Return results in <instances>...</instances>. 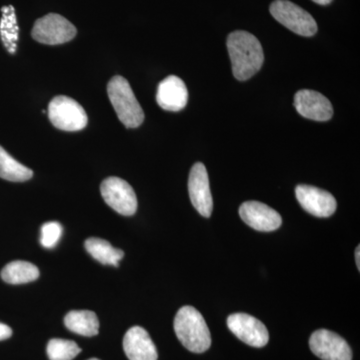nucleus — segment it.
<instances>
[{
    "label": "nucleus",
    "instance_id": "obj_6",
    "mask_svg": "<svg viewBox=\"0 0 360 360\" xmlns=\"http://www.w3.org/2000/svg\"><path fill=\"white\" fill-rule=\"evenodd\" d=\"M77 32L75 26L63 16L49 13L35 21L32 35L40 44L56 45L70 41Z\"/></svg>",
    "mask_w": 360,
    "mask_h": 360
},
{
    "label": "nucleus",
    "instance_id": "obj_9",
    "mask_svg": "<svg viewBox=\"0 0 360 360\" xmlns=\"http://www.w3.org/2000/svg\"><path fill=\"white\" fill-rule=\"evenodd\" d=\"M311 352L322 360H352V348L341 336L326 329H319L310 336Z\"/></svg>",
    "mask_w": 360,
    "mask_h": 360
},
{
    "label": "nucleus",
    "instance_id": "obj_23",
    "mask_svg": "<svg viewBox=\"0 0 360 360\" xmlns=\"http://www.w3.org/2000/svg\"><path fill=\"white\" fill-rule=\"evenodd\" d=\"M360 248L357 246L356 250H355V262H356L357 269H360V255H359Z\"/></svg>",
    "mask_w": 360,
    "mask_h": 360
},
{
    "label": "nucleus",
    "instance_id": "obj_24",
    "mask_svg": "<svg viewBox=\"0 0 360 360\" xmlns=\"http://www.w3.org/2000/svg\"><path fill=\"white\" fill-rule=\"evenodd\" d=\"M315 4H321V6H328V4H331L333 0H312Z\"/></svg>",
    "mask_w": 360,
    "mask_h": 360
},
{
    "label": "nucleus",
    "instance_id": "obj_5",
    "mask_svg": "<svg viewBox=\"0 0 360 360\" xmlns=\"http://www.w3.org/2000/svg\"><path fill=\"white\" fill-rule=\"evenodd\" d=\"M49 117L56 129L79 131L86 127L89 118L82 105L65 96L54 97L49 106Z\"/></svg>",
    "mask_w": 360,
    "mask_h": 360
},
{
    "label": "nucleus",
    "instance_id": "obj_25",
    "mask_svg": "<svg viewBox=\"0 0 360 360\" xmlns=\"http://www.w3.org/2000/svg\"><path fill=\"white\" fill-rule=\"evenodd\" d=\"M89 360H99V359H89Z\"/></svg>",
    "mask_w": 360,
    "mask_h": 360
},
{
    "label": "nucleus",
    "instance_id": "obj_7",
    "mask_svg": "<svg viewBox=\"0 0 360 360\" xmlns=\"http://www.w3.org/2000/svg\"><path fill=\"white\" fill-rule=\"evenodd\" d=\"M101 191L106 205L120 214L130 217L136 212V195L134 188L125 180L120 177H108L101 184Z\"/></svg>",
    "mask_w": 360,
    "mask_h": 360
},
{
    "label": "nucleus",
    "instance_id": "obj_21",
    "mask_svg": "<svg viewBox=\"0 0 360 360\" xmlns=\"http://www.w3.org/2000/svg\"><path fill=\"white\" fill-rule=\"evenodd\" d=\"M63 231V226L58 222H46L41 227V238H40L41 245L45 248H53L58 245Z\"/></svg>",
    "mask_w": 360,
    "mask_h": 360
},
{
    "label": "nucleus",
    "instance_id": "obj_14",
    "mask_svg": "<svg viewBox=\"0 0 360 360\" xmlns=\"http://www.w3.org/2000/svg\"><path fill=\"white\" fill-rule=\"evenodd\" d=\"M156 101L162 110L179 111L186 108L188 101V90L184 80L170 75L158 84Z\"/></svg>",
    "mask_w": 360,
    "mask_h": 360
},
{
    "label": "nucleus",
    "instance_id": "obj_3",
    "mask_svg": "<svg viewBox=\"0 0 360 360\" xmlns=\"http://www.w3.org/2000/svg\"><path fill=\"white\" fill-rule=\"evenodd\" d=\"M108 92L116 115L127 129H136L143 122V110L124 77L111 78L108 82Z\"/></svg>",
    "mask_w": 360,
    "mask_h": 360
},
{
    "label": "nucleus",
    "instance_id": "obj_10",
    "mask_svg": "<svg viewBox=\"0 0 360 360\" xmlns=\"http://www.w3.org/2000/svg\"><path fill=\"white\" fill-rule=\"evenodd\" d=\"M295 195L303 210L316 217H331L338 207L335 196L317 187L300 184L296 186Z\"/></svg>",
    "mask_w": 360,
    "mask_h": 360
},
{
    "label": "nucleus",
    "instance_id": "obj_13",
    "mask_svg": "<svg viewBox=\"0 0 360 360\" xmlns=\"http://www.w3.org/2000/svg\"><path fill=\"white\" fill-rule=\"evenodd\" d=\"M295 108L303 117L315 122H328L333 115V104L314 90L302 89L296 92Z\"/></svg>",
    "mask_w": 360,
    "mask_h": 360
},
{
    "label": "nucleus",
    "instance_id": "obj_16",
    "mask_svg": "<svg viewBox=\"0 0 360 360\" xmlns=\"http://www.w3.org/2000/svg\"><path fill=\"white\" fill-rule=\"evenodd\" d=\"M66 328L77 335L96 336L99 333V321L96 314L90 310H73L65 319Z\"/></svg>",
    "mask_w": 360,
    "mask_h": 360
},
{
    "label": "nucleus",
    "instance_id": "obj_4",
    "mask_svg": "<svg viewBox=\"0 0 360 360\" xmlns=\"http://www.w3.org/2000/svg\"><path fill=\"white\" fill-rule=\"evenodd\" d=\"M270 13L279 23L302 37H314L316 21L307 11L288 0H276L269 7Z\"/></svg>",
    "mask_w": 360,
    "mask_h": 360
},
{
    "label": "nucleus",
    "instance_id": "obj_2",
    "mask_svg": "<svg viewBox=\"0 0 360 360\" xmlns=\"http://www.w3.org/2000/svg\"><path fill=\"white\" fill-rule=\"evenodd\" d=\"M174 331L184 347L202 354L212 345V336L202 315L193 307H181L174 319Z\"/></svg>",
    "mask_w": 360,
    "mask_h": 360
},
{
    "label": "nucleus",
    "instance_id": "obj_18",
    "mask_svg": "<svg viewBox=\"0 0 360 360\" xmlns=\"http://www.w3.org/2000/svg\"><path fill=\"white\" fill-rule=\"evenodd\" d=\"M39 277V269L34 264L22 260L9 262L1 270V278L11 284L32 283Z\"/></svg>",
    "mask_w": 360,
    "mask_h": 360
},
{
    "label": "nucleus",
    "instance_id": "obj_15",
    "mask_svg": "<svg viewBox=\"0 0 360 360\" xmlns=\"http://www.w3.org/2000/svg\"><path fill=\"white\" fill-rule=\"evenodd\" d=\"M123 349L129 360H158L155 345L141 326L129 328L123 338Z\"/></svg>",
    "mask_w": 360,
    "mask_h": 360
},
{
    "label": "nucleus",
    "instance_id": "obj_11",
    "mask_svg": "<svg viewBox=\"0 0 360 360\" xmlns=\"http://www.w3.org/2000/svg\"><path fill=\"white\" fill-rule=\"evenodd\" d=\"M188 193L191 203L202 217H210L213 210L210 179L205 165L195 163L191 170L188 179Z\"/></svg>",
    "mask_w": 360,
    "mask_h": 360
},
{
    "label": "nucleus",
    "instance_id": "obj_22",
    "mask_svg": "<svg viewBox=\"0 0 360 360\" xmlns=\"http://www.w3.org/2000/svg\"><path fill=\"white\" fill-rule=\"evenodd\" d=\"M13 335V329L9 328L6 324L0 322V341L6 340L7 338Z\"/></svg>",
    "mask_w": 360,
    "mask_h": 360
},
{
    "label": "nucleus",
    "instance_id": "obj_19",
    "mask_svg": "<svg viewBox=\"0 0 360 360\" xmlns=\"http://www.w3.org/2000/svg\"><path fill=\"white\" fill-rule=\"evenodd\" d=\"M33 172L21 165L0 146V177L8 181L22 182L32 179Z\"/></svg>",
    "mask_w": 360,
    "mask_h": 360
},
{
    "label": "nucleus",
    "instance_id": "obj_1",
    "mask_svg": "<svg viewBox=\"0 0 360 360\" xmlns=\"http://www.w3.org/2000/svg\"><path fill=\"white\" fill-rule=\"evenodd\" d=\"M226 44L232 72L236 79L245 82L262 68L264 61V49L255 35L236 30L229 35Z\"/></svg>",
    "mask_w": 360,
    "mask_h": 360
},
{
    "label": "nucleus",
    "instance_id": "obj_8",
    "mask_svg": "<svg viewBox=\"0 0 360 360\" xmlns=\"http://www.w3.org/2000/svg\"><path fill=\"white\" fill-rule=\"evenodd\" d=\"M227 326L236 338L250 347H264L269 343L266 326L250 314H231L227 319Z\"/></svg>",
    "mask_w": 360,
    "mask_h": 360
},
{
    "label": "nucleus",
    "instance_id": "obj_17",
    "mask_svg": "<svg viewBox=\"0 0 360 360\" xmlns=\"http://www.w3.org/2000/svg\"><path fill=\"white\" fill-rule=\"evenodd\" d=\"M84 246L87 252L94 259L103 264L118 267V262L124 257V252L122 250L113 248L108 241L104 240V239L89 238L85 241Z\"/></svg>",
    "mask_w": 360,
    "mask_h": 360
},
{
    "label": "nucleus",
    "instance_id": "obj_20",
    "mask_svg": "<svg viewBox=\"0 0 360 360\" xmlns=\"http://www.w3.org/2000/svg\"><path fill=\"white\" fill-rule=\"evenodd\" d=\"M82 352L75 341L54 338L47 345V355L51 360H72Z\"/></svg>",
    "mask_w": 360,
    "mask_h": 360
},
{
    "label": "nucleus",
    "instance_id": "obj_12",
    "mask_svg": "<svg viewBox=\"0 0 360 360\" xmlns=\"http://www.w3.org/2000/svg\"><path fill=\"white\" fill-rule=\"evenodd\" d=\"M239 215L246 224L258 231H274L283 224L276 210L258 201H246L239 207Z\"/></svg>",
    "mask_w": 360,
    "mask_h": 360
}]
</instances>
